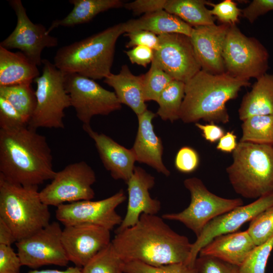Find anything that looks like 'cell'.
<instances>
[{"label": "cell", "mask_w": 273, "mask_h": 273, "mask_svg": "<svg viewBox=\"0 0 273 273\" xmlns=\"http://www.w3.org/2000/svg\"><path fill=\"white\" fill-rule=\"evenodd\" d=\"M111 243L124 263L139 261L154 266L188 264L192 245L162 217L144 213L135 224L115 233Z\"/></svg>", "instance_id": "6da1fadb"}, {"label": "cell", "mask_w": 273, "mask_h": 273, "mask_svg": "<svg viewBox=\"0 0 273 273\" xmlns=\"http://www.w3.org/2000/svg\"><path fill=\"white\" fill-rule=\"evenodd\" d=\"M56 172L46 136L28 126L0 129V174L23 186H37Z\"/></svg>", "instance_id": "7a4b0ae2"}, {"label": "cell", "mask_w": 273, "mask_h": 273, "mask_svg": "<svg viewBox=\"0 0 273 273\" xmlns=\"http://www.w3.org/2000/svg\"><path fill=\"white\" fill-rule=\"evenodd\" d=\"M250 84L249 80L234 77L226 72L213 74L201 70L185 83L179 119L185 123L202 120L226 124L230 121L226 103L236 99L242 87Z\"/></svg>", "instance_id": "3957f363"}, {"label": "cell", "mask_w": 273, "mask_h": 273, "mask_svg": "<svg viewBox=\"0 0 273 273\" xmlns=\"http://www.w3.org/2000/svg\"><path fill=\"white\" fill-rule=\"evenodd\" d=\"M125 33L123 22L58 49L54 64L65 73H77L93 80L111 73L115 45Z\"/></svg>", "instance_id": "277c9868"}, {"label": "cell", "mask_w": 273, "mask_h": 273, "mask_svg": "<svg viewBox=\"0 0 273 273\" xmlns=\"http://www.w3.org/2000/svg\"><path fill=\"white\" fill-rule=\"evenodd\" d=\"M226 168L234 191L257 199L273 192V146L239 142Z\"/></svg>", "instance_id": "5b68a950"}, {"label": "cell", "mask_w": 273, "mask_h": 273, "mask_svg": "<svg viewBox=\"0 0 273 273\" xmlns=\"http://www.w3.org/2000/svg\"><path fill=\"white\" fill-rule=\"evenodd\" d=\"M37 186H23L0 174V218L10 228L17 241L48 225L51 213Z\"/></svg>", "instance_id": "8992f818"}, {"label": "cell", "mask_w": 273, "mask_h": 273, "mask_svg": "<svg viewBox=\"0 0 273 273\" xmlns=\"http://www.w3.org/2000/svg\"><path fill=\"white\" fill-rule=\"evenodd\" d=\"M42 73L36 78V106L28 126L37 129L64 128L65 110L71 106L65 87V73L54 63L42 59Z\"/></svg>", "instance_id": "52a82bcc"}, {"label": "cell", "mask_w": 273, "mask_h": 273, "mask_svg": "<svg viewBox=\"0 0 273 273\" xmlns=\"http://www.w3.org/2000/svg\"><path fill=\"white\" fill-rule=\"evenodd\" d=\"M184 185L190 193L189 205L180 212L165 213L161 217L182 223L197 237L210 221L244 205L241 198L228 199L212 193L198 177L187 178Z\"/></svg>", "instance_id": "ba28073f"}, {"label": "cell", "mask_w": 273, "mask_h": 273, "mask_svg": "<svg viewBox=\"0 0 273 273\" xmlns=\"http://www.w3.org/2000/svg\"><path fill=\"white\" fill-rule=\"evenodd\" d=\"M225 72L242 79L258 78L268 69L269 54L254 37L243 34L236 25H231L223 48Z\"/></svg>", "instance_id": "9c48e42d"}, {"label": "cell", "mask_w": 273, "mask_h": 273, "mask_svg": "<svg viewBox=\"0 0 273 273\" xmlns=\"http://www.w3.org/2000/svg\"><path fill=\"white\" fill-rule=\"evenodd\" d=\"M64 73L65 87L71 106L83 125H90L94 116L108 115L121 108V104L114 92L80 74Z\"/></svg>", "instance_id": "30bf717a"}, {"label": "cell", "mask_w": 273, "mask_h": 273, "mask_svg": "<svg viewBox=\"0 0 273 273\" xmlns=\"http://www.w3.org/2000/svg\"><path fill=\"white\" fill-rule=\"evenodd\" d=\"M96 181V173L86 162L69 164L56 172L51 183L39 191V196L49 206L91 200L95 195L92 186Z\"/></svg>", "instance_id": "8fae6325"}, {"label": "cell", "mask_w": 273, "mask_h": 273, "mask_svg": "<svg viewBox=\"0 0 273 273\" xmlns=\"http://www.w3.org/2000/svg\"><path fill=\"white\" fill-rule=\"evenodd\" d=\"M126 199L122 189L111 196L98 201L82 200L57 207L56 217L65 226L93 224L110 231L122 221L116 208Z\"/></svg>", "instance_id": "7c38bea8"}, {"label": "cell", "mask_w": 273, "mask_h": 273, "mask_svg": "<svg viewBox=\"0 0 273 273\" xmlns=\"http://www.w3.org/2000/svg\"><path fill=\"white\" fill-rule=\"evenodd\" d=\"M58 222H50L32 235L15 243L23 266L37 268L43 265L66 266L69 260L62 241Z\"/></svg>", "instance_id": "4fadbf2b"}, {"label": "cell", "mask_w": 273, "mask_h": 273, "mask_svg": "<svg viewBox=\"0 0 273 273\" xmlns=\"http://www.w3.org/2000/svg\"><path fill=\"white\" fill-rule=\"evenodd\" d=\"M9 2L17 16V24L13 32L1 42L0 47L18 49L37 66H40L43 49L57 46L58 39L51 36L44 25L30 20L21 0Z\"/></svg>", "instance_id": "5bb4252c"}, {"label": "cell", "mask_w": 273, "mask_h": 273, "mask_svg": "<svg viewBox=\"0 0 273 273\" xmlns=\"http://www.w3.org/2000/svg\"><path fill=\"white\" fill-rule=\"evenodd\" d=\"M158 37L159 48L154 51V59L174 80L186 83L201 70L190 36L174 33Z\"/></svg>", "instance_id": "9a60e30c"}, {"label": "cell", "mask_w": 273, "mask_h": 273, "mask_svg": "<svg viewBox=\"0 0 273 273\" xmlns=\"http://www.w3.org/2000/svg\"><path fill=\"white\" fill-rule=\"evenodd\" d=\"M273 206V192L263 196L253 202L237 207L210 221L196 240L192 243L188 265L194 266L201 249L215 237L236 232L247 222L267 208Z\"/></svg>", "instance_id": "2e32d148"}, {"label": "cell", "mask_w": 273, "mask_h": 273, "mask_svg": "<svg viewBox=\"0 0 273 273\" xmlns=\"http://www.w3.org/2000/svg\"><path fill=\"white\" fill-rule=\"evenodd\" d=\"M62 241L69 261L82 268L111 243L110 231L93 224L66 226Z\"/></svg>", "instance_id": "e0dca14e"}, {"label": "cell", "mask_w": 273, "mask_h": 273, "mask_svg": "<svg viewBox=\"0 0 273 273\" xmlns=\"http://www.w3.org/2000/svg\"><path fill=\"white\" fill-rule=\"evenodd\" d=\"M230 26L214 24L193 27L190 37L201 70L213 74L225 72L222 52Z\"/></svg>", "instance_id": "ac0fdd59"}, {"label": "cell", "mask_w": 273, "mask_h": 273, "mask_svg": "<svg viewBox=\"0 0 273 273\" xmlns=\"http://www.w3.org/2000/svg\"><path fill=\"white\" fill-rule=\"evenodd\" d=\"M128 191L127 210L122 222L115 233L135 224L142 214L156 215L161 209V202L152 198L149 191L155 185V177L139 166H135L126 182Z\"/></svg>", "instance_id": "d6986e66"}, {"label": "cell", "mask_w": 273, "mask_h": 273, "mask_svg": "<svg viewBox=\"0 0 273 273\" xmlns=\"http://www.w3.org/2000/svg\"><path fill=\"white\" fill-rule=\"evenodd\" d=\"M92 138L105 168L114 179L126 183L133 174L136 158L131 149H128L109 136L94 131L90 125H83Z\"/></svg>", "instance_id": "ffe728a7"}, {"label": "cell", "mask_w": 273, "mask_h": 273, "mask_svg": "<svg viewBox=\"0 0 273 273\" xmlns=\"http://www.w3.org/2000/svg\"><path fill=\"white\" fill-rule=\"evenodd\" d=\"M157 114L147 109L137 116L138 129L133 147L131 148L136 161L146 164L166 176L170 171L162 161L163 146L161 139L155 132L152 123Z\"/></svg>", "instance_id": "44dd1931"}, {"label": "cell", "mask_w": 273, "mask_h": 273, "mask_svg": "<svg viewBox=\"0 0 273 273\" xmlns=\"http://www.w3.org/2000/svg\"><path fill=\"white\" fill-rule=\"evenodd\" d=\"M256 246L247 230L235 232L215 237L199 255L213 256L239 267Z\"/></svg>", "instance_id": "7402d4cb"}, {"label": "cell", "mask_w": 273, "mask_h": 273, "mask_svg": "<svg viewBox=\"0 0 273 273\" xmlns=\"http://www.w3.org/2000/svg\"><path fill=\"white\" fill-rule=\"evenodd\" d=\"M144 74L135 75L126 65L117 74L111 73L104 82L112 87L119 101L128 106L138 116L147 108L143 95Z\"/></svg>", "instance_id": "603a6c76"}, {"label": "cell", "mask_w": 273, "mask_h": 273, "mask_svg": "<svg viewBox=\"0 0 273 273\" xmlns=\"http://www.w3.org/2000/svg\"><path fill=\"white\" fill-rule=\"evenodd\" d=\"M39 76L37 66L23 53L0 47V86L31 84Z\"/></svg>", "instance_id": "cb8c5ba5"}, {"label": "cell", "mask_w": 273, "mask_h": 273, "mask_svg": "<svg viewBox=\"0 0 273 273\" xmlns=\"http://www.w3.org/2000/svg\"><path fill=\"white\" fill-rule=\"evenodd\" d=\"M125 33L146 30L157 35L167 33H180L190 36L193 27L165 10L143 15L137 19L123 22Z\"/></svg>", "instance_id": "d4e9b609"}, {"label": "cell", "mask_w": 273, "mask_h": 273, "mask_svg": "<svg viewBox=\"0 0 273 273\" xmlns=\"http://www.w3.org/2000/svg\"><path fill=\"white\" fill-rule=\"evenodd\" d=\"M269 114H273V74L265 73L256 79L244 96L238 115L243 121L252 116Z\"/></svg>", "instance_id": "484cf974"}, {"label": "cell", "mask_w": 273, "mask_h": 273, "mask_svg": "<svg viewBox=\"0 0 273 273\" xmlns=\"http://www.w3.org/2000/svg\"><path fill=\"white\" fill-rule=\"evenodd\" d=\"M72 11L64 18L53 21L48 29L49 33L60 26L70 27L87 23L100 13L123 7L120 0H70Z\"/></svg>", "instance_id": "4316f807"}, {"label": "cell", "mask_w": 273, "mask_h": 273, "mask_svg": "<svg viewBox=\"0 0 273 273\" xmlns=\"http://www.w3.org/2000/svg\"><path fill=\"white\" fill-rule=\"evenodd\" d=\"M211 4L204 0H166L164 10L194 27L215 24V18L206 7Z\"/></svg>", "instance_id": "83f0119b"}, {"label": "cell", "mask_w": 273, "mask_h": 273, "mask_svg": "<svg viewBox=\"0 0 273 273\" xmlns=\"http://www.w3.org/2000/svg\"><path fill=\"white\" fill-rule=\"evenodd\" d=\"M239 142L273 146V114L247 118L241 124Z\"/></svg>", "instance_id": "f1b7e54d"}, {"label": "cell", "mask_w": 273, "mask_h": 273, "mask_svg": "<svg viewBox=\"0 0 273 273\" xmlns=\"http://www.w3.org/2000/svg\"><path fill=\"white\" fill-rule=\"evenodd\" d=\"M0 96L6 99L29 123L36 106L35 93L31 84L0 86Z\"/></svg>", "instance_id": "f546056e"}, {"label": "cell", "mask_w": 273, "mask_h": 273, "mask_svg": "<svg viewBox=\"0 0 273 273\" xmlns=\"http://www.w3.org/2000/svg\"><path fill=\"white\" fill-rule=\"evenodd\" d=\"M185 96V82L173 80L161 93L157 101L156 114L163 120L171 122L179 119V113Z\"/></svg>", "instance_id": "4dcf8cb0"}, {"label": "cell", "mask_w": 273, "mask_h": 273, "mask_svg": "<svg viewBox=\"0 0 273 273\" xmlns=\"http://www.w3.org/2000/svg\"><path fill=\"white\" fill-rule=\"evenodd\" d=\"M124 264L111 242L82 267L81 273H123Z\"/></svg>", "instance_id": "1f68e13d"}, {"label": "cell", "mask_w": 273, "mask_h": 273, "mask_svg": "<svg viewBox=\"0 0 273 273\" xmlns=\"http://www.w3.org/2000/svg\"><path fill=\"white\" fill-rule=\"evenodd\" d=\"M173 80L154 58L149 71L144 74L143 95L145 102H157L161 93Z\"/></svg>", "instance_id": "d6a6232c"}, {"label": "cell", "mask_w": 273, "mask_h": 273, "mask_svg": "<svg viewBox=\"0 0 273 273\" xmlns=\"http://www.w3.org/2000/svg\"><path fill=\"white\" fill-rule=\"evenodd\" d=\"M273 249V235L265 243L256 246L242 264L239 273H265L268 259Z\"/></svg>", "instance_id": "836d02e7"}, {"label": "cell", "mask_w": 273, "mask_h": 273, "mask_svg": "<svg viewBox=\"0 0 273 273\" xmlns=\"http://www.w3.org/2000/svg\"><path fill=\"white\" fill-rule=\"evenodd\" d=\"M247 230L256 246L267 241L273 235V206L251 220Z\"/></svg>", "instance_id": "e575fe53"}, {"label": "cell", "mask_w": 273, "mask_h": 273, "mask_svg": "<svg viewBox=\"0 0 273 273\" xmlns=\"http://www.w3.org/2000/svg\"><path fill=\"white\" fill-rule=\"evenodd\" d=\"M123 273H197L194 266L184 263L154 266L139 261L125 262Z\"/></svg>", "instance_id": "d590c367"}, {"label": "cell", "mask_w": 273, "mask_h": 273, "mask_svg": "<svg viewBox=\"0 0 273 273\" xmlns=\"http://www.w3.org/2000/svg\"><path fill=\"white\" fill-rule=\"evenodd\" d=\"M197 273H239V267L218 258L199 255L194 265Z\"/></svg>", "instance_id": "8d00e7d4"}, {"label": "cell", "mask_w": 273, "mask_h": 273, "mask_svg": "<svg viewBox=\"0 0 273 273\" xmlns=\"http://www.w3.org/2000/svg\"><path fill=\"white\" fill-rule=\"evenodd\" d=\"M25 119L6 99L0 96V129L28 126Z\"/></svg>", "instance_id": "74e56055"}, {"label": "cell", "mask_w": 273, "mask_h": 273, "mask_svg": "<svg viewBox=\"0 0 273 273\" xmlns=\"http://www.w3.org/2000/svg\"><path fill=\"white\" fill-rule=\"evenodd\" d=\"M210 5L212 7L210 10V14L221 24L233 25L239 22L242 10L233 1L224 0L217 4L211 3Z\"/></svg>", "instance_id": "f35d334b"}, {"label": "cell", "mask_w": 273, "mask_h": 273, "mask_svg": "<svg viewBox=\"0 0 273 273\" xmlns=\"http://www.w3.org/2000/svg\"><path fill=\"white\" fill-rule=\"evenodd\" d=\"M200 158L198 152L193 148L184 146L177 151L174 166L179 172L190 173L195 171L199 166Z\"/></svg>", "instance_id": "ab89813d"}, {"label": "cell", "mask_w": 273, "mask_h": 273, "mask_svg": "<svg viewBox=\"0 0 273 273\" xmlns=\"http://www.w3.org/2000/svg\"><path fill=\"white\" fill-rule=\"evenodd\" d=\"M129 38L126 48H130L137 46L147 47L157 51L159 48V39L156 34L146 30L133 31L125 33Z\"/></svg>", "instance_id": "60d3db41"}, {"label": "cell", "mask_w": 273, "mask_h": 273, "mask_svg": "<svg viewBox=\"0 0 273 273\" xmlns=\"http://www.w3.org/2000/svg\"><path fill=\"white\" fill-rule=\"evenodd\" d=\"M21 259L11 246L0 245V273H20Z\"/></svg>", "instance_id": "b9f144b4"}, {"label": "cell", "mask_w": 273, "mask_h": 273, "mask_svg": "<svg viewBox=\"0 0 273 273\" xmlns=\"http://www.w3.org/2000/svg\"><path fill=\"white\" fill-rule=\"evenodd\" d=\"M166 0H135L124 4L123 7L134 15L147 14L164 10Z\"/></svg>", "instance_id": "7bdbcfd3"}, {"label": "cell", "mask_w": 273, "mask_h": 273, "mask_svg": "<svg viewBox=\"0 0 273 273\" xmlns=\"http://www.w3.org/2000/svg\"><path fill=\"white\" fill-rule=\"evenodd\" d=\"M271 11H273V0H253L241 10V13L243 17L252 23L258 17Z\"/></svg>", "instance_id": "ee69618b"}, {"label": "cell", "mask_w": 273, "mask_h": 273, "mask_svg": "<svg viewBox=\"0 0 273 273\" xmlns=\"http://www.w3.org/2000/svg\"><path fill=\"white\" fill-rule=\"evenodd\" d=\"M132 64L146 67L154 58V51L148 47L137 46L125 52Z\"/></svg>", "instance_id": "f6af8a7d"}, {"label": "cell", "mask_w": 273, "mask_h": 273, "mask_svg": "<svg viewBox=\"0 0 273 273\" xmlns=\"http://www.w3.org/2000/svg\"><path fill=\"white\" fill-rule=\"evenodd\" d=\"M195 126L201 131L204 139L211 143L219 141L225 134L223 128L216 123H208L202 124L197 122Z\"/></svg>", "instance_id": "bcb514c9"}, {"label": "cell", "mask_w": 273, "mask_h": 273, "mask_svg": "<svg viewBox=\"0 0 273 273\" xmlns=\"http://www.w3.org/2000/svg\"><path fill=\"white\" fill-rule=\"evenodd\" d=\"M238 145L237 135L234 131H227L219 140L216 148L223 153H233Z\"/></svg>", "instance_id": "7dc6e473"}, {"label": "cell", "mask_w": 273, "mask_h": 273, "mask_svg": "<svg viewBox=\"0 0 273 273\" xmlns=\"http://www.w3.org/2000/svg\"><path fill=\"white\" fill-rule=\"evenodd\" d=\"M17 240L10 228L0 218V245L11 246Z\"/></svg>", "instance_id": "c3c4849f"}, {"label": "cell", "mask_w": 273, "mask_h": 273, "mask_svg": "<svg viewBox=\"0 0 273 273\" xmlns=\"http://www.w3.org/2000/svg\"><path fill=\"white\" fill-rule=\"evenodd\" d=\"M81 267L78 266H70L68 267L65 270H58V269H42L29 271L27 273H81Z\"/></svg>", "instance_id": "681fc988"}]
</instances>
